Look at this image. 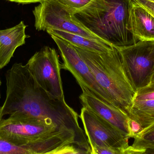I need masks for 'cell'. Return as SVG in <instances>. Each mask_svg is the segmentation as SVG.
Listing matches in <instances>:
<instances>
[{
	"instance_id": "cell-25",
	"label": "cell",
	"mask_w": 154,
	"mask_h": 154,
	"mask_svg": "<svg viewBox=\"0 0 154 154\" xmlns=\"http://www.w3.org/2000/svg\"><path fill=\"white\" fill-rule=\"evenodd\" d=\"M1 84H2V82H1V80H0V86H1ZM0 97H1V95H0Z\"/></svg>"
},
{
	"instance_id": "cell-2",
	"label": "cell",
	"mask_w": 154,
	"mask_h": 154,
	"mask_svg": "<svg viewBox=\"0 0 154 154\" xmlns=\"http://www.w3.org/2000/svg\"><path fill=\"white\" fill-rule=\"evenodd\" d=\"M133 0H92L74 12L72 19L99 38L121 48L139 41L134 36L130 24Z\"/></svg>"
},
{
	"instance_id": "cell-7",
	"label": "cell",
	"mask_w": 154,
	"mask_h": 154,
	"mask_svg": "<svg viewBox=\"0 0 154 154\" xmlns=\"http://www.w3.org/2000/svg\"><path fill=\"white\" fill-rule=\"evenodd\" d=\"M61 64L55 49L45 46L26 64L38 85L51 96L65 99L60 77Z\"/></svg>"
},
{
	"instance_id": "cell-14",
	"label": "cell",
	"mask_w": 154,
	"mask_h": 154,
	"mask_svg": "<svg viewBox=\"0 0 154 154\" xmlns=\"http://www.w3.org/2000/svg\"><path fill=\"white\" fill-rule=\"evenodd\" d=\"M53 35L63 39L79 48L98 53H106L113 50L114 46L106 42L89 38L78 34L57 29L47 31Z\"/></svg>"
},
{
	"instance_id": "cell-3",
	"label": "cell",
	"mask_w": 154,
	"mask_h": 154,
	"mask_svg": "<svg viewBox=\"0 0 154 154\" xmlns=\"http://www.w3.org/2000/svg\"><path fill=\"white\" fill-rule=\"evenodd\" d=\"M74 47L113 105L128 115L136 91L126 75L118 48L98 53Z\"/></svg>"
},
{
	"instance_id": "cell-1",
	"label": "cell",
	"mask_w": 154,
	"mask_h": 154,
	"mask_svg": "<svg viewBox=\"0 0 154 154\" xmlns=\"http://www.w3.org/2000/svg\"><path fill=\"white\" fill-rule=\"evenodd\" d=\"M6 98L0 108V120L6 116L36 119L61 129H73L79 116L65 99L51 96L36 82L26 65L15 63L5 74Z\"/></svg>"
},
{
	"instance_id": "cell-12",
	"label": "cell",
	"mask_w": 154,
	"mask_h": 154,
	"mask_svg": "<svg viewBox=\"0 0 154 154\" xmlns=\"http://www.w3.org/2000/svg\"><path fill=\"white\" fill-rule=\"evenodd\" d=\"M26 27L21 21L12 28L0 30V69L10 62L16 48L25 44L29 37L25 33Z\"/></svg>"
},
{
	"instance_id": "cell-20",
	"label": "cell",
	"mask_w": 154,
	"mask_h": 154,
	"mask_svg": "<svg viewBox=\"0 0 154 154\" xmlns=\"http://www.w3.org/2000/svg\"><path fill=\"white\" fill-rule=\"evenodd\" d=\"M149 12L154 17V3L148 0H133Z\"/></svg>"
},
{
	"instance_id": "cell-22",
	"label": "cell",
	"mask_w": 154,
	"mask_h": 154,
	"mask_svg": "<svg viewBox=\"0 0 154 154\" xmlns=\"http://www.w3.org/2000/svg\"><path fill=\"white\" fill-rule=\"evenodd\" d=\"M10 2H14L23 4H26L33 3L41 2L43 0H7Z\"/></svg>"
},
{
	"instance_id": "cell-10",
	"label": "cell",
	"mask_w": 154,
	"mask_h": 154,
	"mask_svg": "<svg viewBox=\"0 0 154 154\" xmlns=\"http://www.w3.org/2000/svg\"><path fill=\"white\" fill-rule=\"evenodd\" d=\"M79 98L83 107L112 125L128 139L131 138L130 118L126 113L87 91H82Z\"/></svg>"
},
{
	"instance_id": "cell-19",
	"label": "cell",
	"mask_w": 154,
	"mask_h": 154,
	"mask_svg": "<svg viewBox=\"0 0 154 154\" xmlns=\"http://www.w3.org/2000/svg\"><path fill=\"white\" fill-rule=\"evenodd\" d=\"M92 154H124L123 151L119 150H111L101 148L94 145H90Z\"/></svg>"
},
{
	"instance_id": "cell-9",
	"label": "cell",
	"mask_w": 154,
	"mask_h": 154,
	"mask_svg": "<svg viewBox=\"0 0 154 154\" xmlns=\"http://www.w3.org/2000/svg\"><path fill=\"white\" fill-rule=\"evenodd\" d=\"M79 117L90 145L121 151L129 145V139L119 130L86 108Z\"/></svg>"
},
{
	"instance_id": "cell-17",
	"label": "cell",
	"mask_w": 154,
	"mask_h": 154,
	"mask_svg": "<svg viewBox=\"0 0 154 154\" xmlns=\"http://www.w3.org/2000/svg\"><path fill=\"white\" fill-rule=\"evenodd\" d=\"M41 154H92V152L79 147H76L73 144H68L59 146L50 152Z\"/></svg>"
},
{
	"instance_id": "cell-8",
	"label": "cell",
	"mask_w": 154,
	"mask_h": 154,
	"mask_svg": "<svg viewBox=\"0 0 154 154\" xmlns=\"http://www.w3.org/2000/svg\"><path fill=\"white\" fill-rule=\"evenodd\" d=\"M59 50L64 63L61 69L73 75L82 91H87L105 103L114 106L107 93L97 83L88 65L77 52L74 45L59 37L51 35Z\"/></svg>"
},
{
	"instance_id": "cell-5",
	"label": "cell",
	"mask_w": 154,
	"mask_h": 154,
	"mask_svg": "<svg viewBox=\"0 0 154 154\" xmlns=\"http://www.w3.org/2000/svg\"><path fill=\"white\" fill-rule=\"evenodd\" d=\"M118 48L126 75L135 91L150 85L154 73V42L139 41Z\"/></svg>"
},
{
	"instance_id": "cell-15",
	"label": "cell",
	"mask_w": 154,
	"mask_h": 154,
	"mask_svg": "<svg viewBox=\"0 0 154 154\" xmlns=\"http://www.w3.org/2000/svg\"><path fill=\"white\" fill-rule=\"evenodd\" d=\"M133 138L132 146L153 151L154 153V124L143 128Z\"/></svg>"
},
{
	"instance_id": "cell-6",
	"label": "cell",
	"mask_w": 154,
	"mask_h": 154,
	"mask_svg": "<svg viewBox=\"0 0 154 154\" xmlns=\"http://www.w3.org/2000/svg\"><path fill=\"white\" fill-rule=\"evenodd\" d=\"M74 12L58 0H43L32 11L34 26L38 31L59 30L104 41L75 21L71 17Z\"/></svg>"
},
{
	"instance_id": "cell-4",
	"label": "cell",
	"mask_w": 154,
	"mask_h": 154,
	"mask_svg": "<svg viewBox=\"0 0 154 154\" xmlns=\"http://www.w3.org/2000/svg\"><path fill=\"white\" fill-rule=\"evenodd\" d=\"M59 131L66 130L36 119L9 116L0 120V137L34 154L37 144L43 137Z\"/></svg>"
},
{
	"instance_id": "cell-23",
	"label": "cell",
	"mask_w": 154,
	"mask_h": 154,
	"mask_svg": "<svg viewBox=\"0 0 154 154\" xmlns=\"http://www.w3.org/2000/svg\"><path fill=\"white\" fill-rule=\"evenodd\" d=\"M150 85H152V86H154V73L153 75L152 78L151 84H150Z\"/></svg>"
},
{
	"instance_id": "cell-24",
	"label": "cell",
	"mask_w": 154,
	"mask_h": 154,
	"mask_svg": "<svg viewBox=\"0 0 154 154\" xmlns=\"http://www.w3.org/2000/svg\"><path fill=\"white\" fill-rule=\"evenodd\" d=\"M148 1H151V2H153L154 3V0H148Z\"/></svg>"
},
{
	"instance_id": "cell-13",
	"label": "cell",
	"mask_w": 154,
	"mask_h": 154,
	"mask_svg": "<svg viewBox=\"0 0 154 154\" xmlns=\"http://www.w3.org/2000/svg\"><path fill=\"white\" fill-rule=\"evenodd\" d=\"M130 20L132 32L137 40L154 42V17L133 0Z\"/></svg>"
},
{
	"instance_id": "cell-16",
	"label": "cell",
	"mask_w": 154,
	"mask_h": 154,
	"mask_svg": "<svg viewBox=\"0 0 154 154\" xmlns=\"http://www.w3.org/2000/svg\"><path fill=\"white\" fill-rule=\"evenodd\" d=\"M0 154H34L30 151L14 145L0 137Z\"/></svg>"
},
{
	"instance_id": "cell-18",
	"label": "cell",
	"mask_w": 154,
	"mask_h": 154,
	"mask_svg": "<svg viewBox=\"0 0 154 154\" xmlns=\"http://www.w3.org/2000/svg\"><path fill=\"white\" fill-rule=\"evenodd\" d=\"M74 12L82 9L92 0H58Z\"/></svg>"
},
{
	"instance_id": "cell-21",
	"label": "cell",
	"mask_w": 154,
	"mask_h": 154,
	"mask_svg": "<svg viewBox=\"0 0 154 154\" xmlns=\"http://www.w3.org/2000/svg\"><path fill=\"white\" fill-rule=\"evenodd\" d=\"M124 154H148L146 149L135 148L131 145H129L123 151Z\"/></svg>"
},
{
	"instance_id": "cell-11",
	"label": "cell",
	"mask_w": 154,
	"mask_h": 154,
	"mask_svg": "<svg viewBox=\"0 0 154 154\" xmlns=\"http://www.w3.org/2000/svg\"><path fill=\"white\" fill-rule=\"evenodd\" d=\"M128 116L142 129L154 124V86L149 85L136 91Z\"/></svg>"
}]
</instances>
